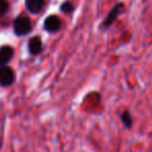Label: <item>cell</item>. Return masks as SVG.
Instances as JSON below:
<instances>
[{
  "instance_id": "1",
  "label": "cell",
  "mask_w": 152,
  "mask_h": 152,
  "mask_svg": "<svg viewBox=\"0 0 152 152\" xmlns=\"http://www.w3.org/2000/svg\"><path fill=\"white\" fill-rule=\"evenodd\" d=\"M31 29V22L27 17H19L15 21V32L18 36H24Z\"/></svg>"
},
{
  "instance_id": "2",
  "label": "cell",
  "mask_w": 152,
  "mask_h": 152,
  "mask_svg": "<svg viewBox=\"0 0 152 152\" xmlns=\"http://www.w3.org/2000/svg\"><path fill=\"white\" fill-rule=\"evenodd\" d=\"M14 80H15V74L11 68L4 66L0 68V86L2 87L11 86Z\"/></svg>"
},
{
  "instance_id": "3",
  "label": "cell",
  "mask_w": 152,
  "mask_h": 152,
  "mask_svg": "<svg viewBox=\"0 0 152 152\" xmlns=\"http://www.w3.org/2000/svg\"><path fill=\"white\" fill-rule=\"evenodd\" d=\"M61 20H59V18L56 17V16H49V17L45 20V23H44L45 29L50 32L57 31V30L61 28Z\"/></svg>"
},
{
  "instance_id": "4",
  "label": "cell",
  "mask_w": 152,
  "mask_h": 152,
  "mask_svg": "<svg viewBox=\"0 0 152 152\" xmlns=\"http://www.w3.org/2000/svg\"><path fill=\"white\" fill-rule=\"evenodd\" d=\"M14 50L10 46H3L0 48V66H5L13 57Z\"/></svg>"
},
{
  "instance_id": "5",
  "label": "cell",
  "mask_w": 152,
  "mask_h": 152,
  "mask_svg": "<svg viewBox=\"0 0 152 152\" xmlns=\"http://www.w3.org/2000/svg\"><path fill=\"white\" fill-rule=\"evenodd\" d=\"M122 7H123V4H118L112 10V12L108 14V16L106 17V19L104 20V22H103L104 27H107V26H110L112 23H114L115 20L117 19V17H118L119 14H120V11H121V9H122Z\"/></svg>"
},
{
  "instance_id": "6",
  "label": "cell",
  "mask_w": 152,
  "mask_h": 152,
  "mask_svg": "<svg viewBox=\"0 0 152 152\" xmlns=\"http://www.w3.org/2000/svg\"><path fill=\"white\" fill-rule=\"evenodd\" d=\"M44 7L43 0H26V7L30 13L37 14Z\"/></svg>"
},
{
  "instance_id": "7",
  "label": "cell",
  "mask_w": 152,
  "mask_h": 152,
  "mask_svg": "<svg viewBox=\"0 0 152 152\" xmlns=\"http://www.w3.org/2000/svg\"><path fill=\"white\" fill-rule=\"evenodd\" d=\"M28 48H29V52L31 54H38L42 50V41L39 37H34L30 39L29 44H28Z\"/></svg>"
},
{
  "instance_id": "8",
  "label": "cell",
  "mask_w": 152,
  "mask_h": 152,
  "mask_svg": "<svg viewBox=\"0 0 152 152\" xmlns=\"http://www.w3.org/2000/svg\"><path fill=\"white\" fill-rule=\"evenodd\" d=\"M121 118H122V120H123V122H124L125 126H126V127H130L131 126V123H132V119H131V116H130V114H129L128 112H126V113H124V114H122Z\"/></svg>"
},
{
  "instance_id": "9",
  "label": "cell",
  "mask_w": 152,
  "mask_h": 152,
  "mask_svg": "<svg viewBox=\"0 0 152 152\" xmlns=\"http://www.w3.org/2000/svg\"><path fill=\"white\" fill-rule=\"evenodd\" d=\"M7 10H9V2L7 0H0V15L5 14Z\"/></svg>"
},
{
  "instance_id": "10",
  "label": "cell",
  "mask_w": 152,
  "mask_h": 152,
  "mask_svg": "<svg viewBox=\"0 0 152 152\" xmlns=\"http://www.w3.org/2000/svg\"><path fill=\"white\" fill-rule=\"evenodd\" d=\"M61 10L63 12H65V13H69V12H71L73 10V7H72V4L70 2H65L61 7Z\"/></svg>"
}]
</instances>
